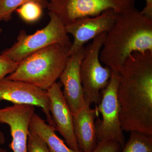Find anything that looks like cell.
Listing matches in <instances>:
<instances>
[{"mask_svg": "<svg viewBox=\"0 0 152 152\" xmlns=\"http://www.w3.org/2000/svg\"><path fill=\"white\" fill-rule=\"evenodd\" d=\"M123 131L152 136V52H134L120 74L118 89Z\"/></svg>", "mask_w": 152, "mask_h": 152, "instance_id": "6da1fadb", "label": "cell"}, {"mask_svg": "<svg viewBox=\"0 0 152 152\" xmlns=\"http://www.w3.org/2000/svg\"><path fill=\"white\" fill-rule=\"evenodd\" d=\"M152 52V18L135 8L120 14L107 33L100 53L101 62L120 74L134 52Z\"/></svg>", "mask_w": 152, "mask_h": 152, "instance_id": "7a4b0ae2", "label": "cell"}, {"mask_svg": "<svg viewBox=\"0 0 152 152\" xmlns=\"http://www.w3.org/2000/svg\"><path fill=\"white\" fill-rule=\"evenodd\" d=\"M71 45L56 44L34 52L18 63L7 77L47 91L59 78L70 56Z\"/></svg>", "mask_w": 152, "mask_h": 152, "instance_id": "3957f363", "label": "cell"}, {"mask_svg": "<svg viewBox=\"0 0 152 152\" xmlns=\"http://www.w3.org/2000/svg\"><path fill=\"white\" fill-rule=\"evenodd\" d=\"M49 15L50 21L45 27L31 34L22 30L15 42L1 54L18 64L33 53L49 46L56 44L72 45L65 25L54 14L49 12Z\"/></svg>", "mask_w": 152, "mask_h": 152, "instance_id": "277c9868", "label": "cell"}, {"mask_svg": "<svg viewBox=\"0 0 152 152\" xmlns=\"http://www.w3.org/2000/svg\"><path fill=\"white\" fill-rule=\"evenodd\" d=\"M107 33L101 34L85 47V55L80 67L84 102L97 105L102 98V90L108 84L112 70L100 62V53Z\"/></svg>", "mask_w": 152, "mask_h": 152, "instance_id": "5b68a950", "label": "cell"}, {"mask_svg": "<svg viewBox=\"0 0 152 152\" xmlns=\"http://www.w3.org/2000/svg\"><path fill=\"white\" fill-rule=\"evenodd\" d=\"M119 78V73L112 71L108 84L101 91L102 99L96 109L102 118L95 122V126L97 142L113 141L119 143L123 148L126 139L121 126L117 95Z\"/></svg>", "mask_w": 152, "mask_h": 152, "instance_id": "8992f818", "label": "cell"}, {"mask_svg": "<svg viewBox=\"0 0 152 152\" xmlns=\"http://www.w3.org/2000/svg\"><path fill=\"white\" fill-rule=\"evenodd\" d=\"M136 0H50L48 7L66 25L113 10L119 14L135 8Z\"/></svg>", "mask_w": 152, "mask_h": 152, "instance_id": "52a82bcc", "label": "cell"}, {"mask_svg": "<svg viewBox=\"0 0 152 152\" xmlns=\"http://www.w3.org/2000/svg\"><path fill=\"white\" fill-rule=\"evenodd\" d=\"M7 101L14 104L30 105L41 108L48 124L56 127L50 112V99L47 91L31 84L10 80H0V102Z\"/></svg>", "mask_w": 152, "mask_h": 152, "instance_id": "ba28073f", "label": "cell"}, {"mask_svg": "<svg viewBox=\"0 0 152 152\" xmlns=\"http://www.w3.org/2000/svg\"><path fill=\"white\" fill-rule=\"evenodd\" d=\"M120 14L113 10L105 11L99 15L86 17L65 26L68 34L73 37L70 56L84 47L85 44L103 33L108 32Z\"/></svg>", "mask_w": 152, "mask_h": 152, "instance_id": "9c48e42d", "label": "cell"}, {"mask_svg": "<svg viewBox=\"0 0 152 152\" xmlns=\"http://www.w3.org/2000/svg\"><path fill=\"white\" fill-rule=\"evenodd\" d=\"M50 102V110L56 130L63 136L68 146L79 151L74 130V115L66 101L61 84L55 83L47 90Z\"/></svg>", "mask_w": 152, "mask_h": 152, "instance_id": "30bf717a", "label": "cell"}, {"mask_svg": "<svg viewBox=\"0 0 152 152\" xmlns=\"http://www.w3.org/2000/svg\"><path fill=\"white\" fill-rule=\"evenodd\" d=\"M85 55L84 47L70 56L59 77L64 87L63 94L73 115L84 103L80 67Z\"/></svg>", "mask_w": 152, "mask_h": 152, "instance_id": "8fae6325", "label": "cell"}, {"mask_svg": "<svg viewBox=\"0 0 152 152\" xmlns=\"http://www.w3.org/2000/svg\"><path fill=\"white\" fill-rule=\"evenodd\" d=\"M87 103L73 115L74 130L79 149L83 152H92L96 146L95 120L98 113Z\"/></svg>", "mask_w": 152, "mask_h": 152, "instance_id": "7c38bea8", "label": "cell"}, {"mask_svg": "<svg viewBox=\"0 0 152 152\" xmlns=\"http://www.w3.org/2000/svg\"><path fill=\"white\" fill-rule=\"evenodd\" d=\"M30 128L45 141L50 152H83L72 149L56 134V128L47 124L39 115L33 114Z\"/></svg>", "mask_w": 152, "mask_h": 152, "instance_id": "4fadbf2b", "label": "cell"}, {"mask_svg": "<svg viewBox=\"0 0 152 152\" xmlns=\"http://www.w3.org/2000/svg\"><path fill=\"white\" fill-rule=\"evenodd\" d=\"M129 138L121 152H152V136L130 132Z\"/></svg>", "mask_w": 152, "mask_h": 152, "instance_id": "5bb4252c", "label": "cell"}, {"mask_svg": "<svg viewBox=\"0 0 152 152\" xmlns=\"http://www.w3.org/2000/svg\"><path fill=\"white\" fill-rule=\"evenodd\" d=\"M34 1L39 3L43 7H48L46 0H0V20L8 21L12 18L15 10L25 3Z\"/></svg>", "mask_w": 152, "mask_h": 152, "instance_id": "9a60e30c", "label": "cell"}, {"mask_svg": "<svg viewBox=\"0 0 152 152\" xmlns=\"http://www.w3.org/2000/svg\"><path fill=\"white\" fill-rule=\"evenodd\" d=\"M43 8L39 3L30 1L25 3L16 10L22 20L27 23H32L40 18Z\"/></svg>", "mask_w": 152, "mask_h": 152, "instance_id": "2e32d148", "label": "cell"}, {"mask_svg": "<svg viewBox=\"0 0 152 152\" xmlns=\"http://www.w3.org/2000/svg\"><path fill=\"white\" fill-rule=\"evenodd\" d=\"M27 152H50L45 141L30 128L28 135Z\"/></svg>", "mask_w": 152, "mask_h": 152, "instance_id": "e0dca14e", "label": "cell"}, {"mask_svg": "<svg viewBox=\"0 0 152 152\" xmlns=\"http://www.w3.org/2000/svg\"><path fill=\"white\" fill-rule=\"evenodd\" d=\"M18 64L4 55H0V80L12 73Z\"/></svg>", "mask_w": 152, "mask_h": 152, "instance_id": "ac0fdd59", "label": "cell"}, {"mask_svg": "<svg viewBox=\"0 0 152 152\" xmlns=\"http://www.w3.org/2000/svg\"><path fill=\"white\" fill-rule=\"evenodd\" d=\"M122 148L120 144L113 141L98 142L92 152H121Z\"/></svg>", "mask_w": 152, "mask_h": 152, "instance_id": "d6986e66", "label": "cell"}, {"mask_svg": "<svg viewBox=\"0 0 152 152\" xmlns=\"http://www.w3.org/2000/svg\"><path fill=\"white\" fill-rule=\"evenodd\" d=\"M145 6L141 12L146 16L152 18V0H145Z\"/></svg>", "mask_w": 152, "mask_h": 152, "instance_id": "ffe728a7", "label": "cell"}, {"mask_svg": "<svg viewBox=\"0 0 152 152\" xmlns=\"http://www.w3.org/2000/svg\"><path fill=\"white\" fill-rule=\"evenodd\" d=\"M6 138L4 134L0 130V145H3L5 143Z\"/></svg>", "mask_w": 152, "mask_h": 152, "instance_id": "44dd1931", "label": "cell"}, {"mask_svg": "<svg viewBox=\"0 0 152 152\" xmlns=\"http://www.w3.org/2000/svg\"><path fill=\"white\" fill-rule=\"evenodd\" d=\"M0 152H7L3 148L0 147Z\"/></svg>", "mask_w": 152, "mask_h": 152, "instance_id": "7402d4cb", "label": "cell"}, {"mask_svg": "<svg viewBox=\"0 0 152 152\" xmlns=\"http://www.w3.org/2000/svg\"><path fill=\"white\" fill-rule=\"evenodd\" d=\"M1 20H0V22H1ZM2 32V29L1 28L0 26V35L1 34Z\"/></svg>", "mask_w": 152, "mask_h": 152, "instance_id": "603a6c76", "label": "cell"}]
</instances>
